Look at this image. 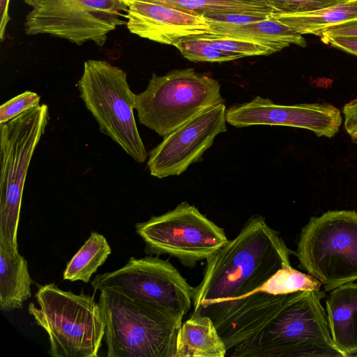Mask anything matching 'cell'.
Returning <instances> with one entry per match:
<instances>
[{
  "label": "cell",
  "mask_w": 357,
  "mask_h": 357,
  "mask_svg": "<svg viewBox=\"0 0 357 357\" xmlns=\"http://www.w3.org/2000/svg\"><path fill=\"white\" fill-rule=\"evenodd\" d=\"M292 252L264 217L253 215L238 234L206 259L195 287L194 312L207 315L255 291L284 265Z\"/></svg>",
  "instance_id": "cell-1"
},
{
  "label": "cell",
  "mask_w": 357,
  "mask_h": 357,
  "mask_svg": "<svg viewBox=\"0 0 357 357\" xmlns=\"http://www.w3.org/2000/svg\"><path fill=\"white\" fill-rule=\"evenodd\" d=\"M320 291L287 294L275 316L255 336L238 345L232 357H347L333 343Z\"/></svg>",
  "instance_id": "cell-2"
},
{
  "label": "cell",
  "mask_w": 357,
  "mask_h": 357,
  "mask_svg": "<svg viewBox=\"0 0 357 357\" xmlns=\"http://www.w3.org/2000/svg\"><path fill=\"white\" fill-rule=\"evenodd\" d=\"M108 357H176L180 318L150 302L100 291Z\"/></svg>",
  "instance_id": "cell-3"
},
{
  "label": "cell",
  "mask_w": 357,
  "mask_h": 357,
  "mask_svg": "<svg viewBox=\"0 0 357 357\" xmlns=\"http://www.w3.org/2000/svg\"><path fill=\"white\" fill-rule=\"evenodd\" d=\"M29 314L47 333L54 357H97L105 324L94 296L59 289L54 282L39 285Z\"/></svg>",
  "instance_id": "cell-4"
},
{
  "label": "cell",
  "mask_w": 357,
  "mask_h": 357,
  "mask_svg": "<svg viewBox=\"0 0 357 357\" xmlns=\"http://www.w3.org/2000/svg\"><path fill=\"white\" fill-rule=\"evenodd\" d=\"M220 84L193 68L155 73L146 89L135 94L139 122L165 137L202 112L224 103Z\"/></svg>",
  "instance_id": "cell-5"
},
{
  "label": "cell",
  "mask_w": 357,
  "mask_h": 357,
  "mask_svg": "<svg viewBox=\"0 0 357 357\" xmlns=\"http://www.w3.org/2000/svg\"><path fill=\"white\" fill-rule=\"evenodd\" d=\"M49 119L42 104L0 124V245L14 252L26 173Z\"/></svg>",
  "instance_id": "cell-6"
},
{
  "label": "cell",
  "mask_w": 357,
  "mask_h": 357,
  "mask_svg": "<svg viewBox=\"0 0 357 357\" xmlns=\"http://www.w3.org/2000/svg\"><path fill=\"white\" fill-rule=\"evenodd\" d=\"M77 86L101 132L136 162H144L148 153L135 122V94L130 90L126 73L106 61L90 59L84 63Z\"/></svg>",
  "instance_id": "cell-7"
},
{
  "label": "cell",
  "mask_w": 357,
  "mask_h": 357,
  "mask_svg": "<svg viewBox=\"0 0 357 357\" xmlns=\"http://www.w3.org/2000/svg\"><path fill=\"white\" fill-rule=\"evenodd\" d=\"M301 266L326 291L357 280V213L329 211L312 217L301 233Z\"/></svg>",
  "instance_id": "cell-8"
},
{
  "label": "cell",
  "mask_w": 357,
  "mask_h": 357,
  "mask_svg": "<svg viewBox=\"0 0 357 357\" xmlns=\"http://www.w3.org/2000/svg\"><path fill=\"white\" fill-rule=\"evenodd\" d=\"M128 10L123 0H36L26 16L24 31L102 47L109 32L126 24Z\"/></svg>",
  "instance_id": "cell-9"
},
{
  "label": "cell",
  "mask_w": 357,
  "mask_h": 357,
  "mask_svg": "<svg viewBox=\"0 0 357 357\" xmlns=\"http://www.w3.org/2000/svg\"><path fill=\"white\" fill-rule=\"evenodd\" d=\"M148 254H168L192 268L207 259L229 241L223 229L193 205L181 202L161 215L135 225Z\"/></svg>",
  "instance_id": "cell-10"
},
{
  "label": "cell",
  "mask_w": 357,
  "mask_h": 357,
  "mask_svg": "<svg viewBox=\"0 0 357 357\" xmlns=\"http://www.w3.org/2000/svg\"><path fill=\"white\" fill-rule=\"evenodd\" d=\"M94 291L109 289L154 303L183 319L191 307L195 287L168 261L158 257H131L121 268L97 275Z\"/></svg>",
  "instance_id": "cell-11"
},
{
  "label": "cell",
  "mask_w": 357,
  "mask_h": 357,
  "mask_svg": "<svg viewBox=\"0 0 357 357\" xmlns=\"http://www.w3.org/2000/svg\"><path fill=\"white\" fill-rule=\"evenodd\" d=\"M227 109L218 104L198 114L164 137L149 152L147 166L158 178L178 176L199 162L216 136L227 130Z\"/></svg>",
  "instance_id": "cell-12"
},
{
  "label": "cell",
  "mask_w": 357,
  "mask_h": 357,
  "mask_svg": "<svg viewBox=\"0 0 357 357\" xmlns=\"http://www.w3.org/2000/svg\"><path fill=\"white\" fill-rule=\"evenodd\" d=\"M226 118L227 122L236 128L258 125L295 127L328 138L338 132L342 121L339 109L329 103L283 105L261 96L230 107Z\"/></svg>",
  "instance_id": "cell-13"
},
{
  "label": "cell",
  "mask_w": 357,
  "mask_h": 357,
  "mask_svg": "<svg viewBox=\"0 0 357 357\" xmlns=\"http://www.w3.org/2000/svg\"><path fill=\"white\" fill-rule=\"evenodd\" d=\"M128 10L126 26L141 38L174 45L181 38L204 34L214 35L206 17L199 13L177 9L151 1H124Z\"/></svg>",
  "instance_id": "cell-14"
},
{
  "label": "cell",
  "mask_w": 357,
  "mask_h": 357,
  "mask_svg": "<svg viewBox=\"0 0 357 357\" xmlns=\"http://www.w3.org/2000/svg\"><path fill=\"white\" fill-rule=\"evenodd\" d=\"M326 317L335 347L347 357L357 353V283L342 284L326 302Z\"/></svg>",
  "instance_id": "cell-15"
},
{
  "label": "cell",
  "mask_w": 357,
  "mask_h": 357,
  "mask_svg": "<svg viewBox=\"0 0 357 357\" xmlns=\"http://www.w3.org/2000/svg\"><path fill=\"white\" fill-rule=\"evenodd\" d=\"M207 21L214 35L255 42L275 52L292 44L302 47L307 46L302 35L275 20L272 14L268 19L245 24Z\"/></svg>",
  "instance_id": "cell-16"
},
{
  "label": "cell",
  "mask_w": 357,
  "mask_h": 357,
  "mask_svg": "<svg viewBox=\"0 0 357 357\" xmlns=\"http://www.w3.org/2000/svg\"><path fill=\"white\" fill-rule=\"evenodd\" d=\"M226 346L213 320L194 312L183 322L176 337V357H225Z\"/></svg>",
  "instance_id": "cell-17"
},
{
  "label": "cell",
  "mask_w": 357,
  "mask_h": 357,
  "mask_svg": "<svg viewBox=\"0 0 357 357\" xmlns=\"http://www.w3.org/2000/svg\"><path fill=\"white\" fill-rule=\"evenodd\" d=\"M28 263L19 252L0 245V309H21L31 296Z\"/></svg>",
  "instance_id": "cell-18"
},
{
  "label": "cell",
  "mask_w": 357,
  "mask_h": 357,
  "mask_svg": "<svg viewBox=\"0 0 357 357\" xmlns=\"http://www.w3.org/2000/svg\"><path fill=\"white\" fill-rule=\"evenodd\" d=\"M272 17L301 35L321 36L325 30L332 26L357 19V0H345L337 4L308 13H273Z\"/></svg>",
  "instance_id": "cell-19"
},
{
  "label": "cell",
  "mask_w": 357,
  "mask_h": 357,
  "mask_svg": "<svg viewBox=\"0 0 357 357\" xmlns=\"http://www.w3.org/2000/svg\"><path fill=\"white\" fill-rule=\"evenodd\" d=\"M111 252L105 237L98 232H91L89 238L67 264L63 280L89 282L92 275L105 262Z\"/></svg>",
  "instance_id": "cell-20"
},
{
  "label": "cell",
  "mask_w": 357,
  "mask_h": 357,
  "mask_svg": "<svg viewBox=\"0 0 357 357\" xmlns=\"http://www.w3.org/2000/svg\"><path fill=\"white\" fill-rule=\"evenodd\" d=\"M124 1L132 0H123ZM167 5L177 9L199 14L208 13H273L266 3L255 0H140Z\"/></svg>",
  "instance_id": "cell-21"
},
{
  "label": "cell",
  "mask_w": 357,
  "mask_h": 357,
  "mask_svg": "<svg viewBox=\"0 0 357 357\" xmlns=\"http://www.w3.org/2000/svg\"><path fill=\"white\" fill-rule=\"evenodd\" d=\"M321 284L315 278L293 268L291 265H284L256 291H266L274 295L287 294L299 291H320Z\"/></svg>",
  "instance_id": "cell-22"
},
{
  "label": "cell",
  "mask_w": 357,
  "mask_h": 357,
  "mask_svg": "<svg viewBox=\"0 0 357 357\" xmlns=\"http://www.w3.org/2000/svg\"><path fill=\"white\" fill-rule=\"evenodd\" d=\"M183 57L192 61L225 62L243 57V54L216 49L200 35L181 38L174 45Z\"/></svg>",
  "instance_id": "cell-23"
},
{
  "label": "cell",
  "mask_w": 357,
  "mask_h": 357,
  "mask_svg": "<svg viewBox=\"0 0 357 357\" xmlns=\"http://www.w3.org/2000/svg\"><path fill=\"white\" fill-rule=\"evenodd\" d=\"M200 36L216 49L239 53L245 56L269 55L275 52L272 49L255 42L212 34Z\"/></svg>",
  "instance_id": "cell-24"
},
{
  "label": "cell",
  "mask_w": 357,
  "mask_h": 357,
  "mask_svg": "<svg viewBox=\"0 0 357 357\" xmlns=\"http://www.w3.org/2000/svg\"><path fill=\"white\" fill-rule=\"evenodd\" d=\"M345 0H269L275 13L294 14L315 11Z\"/></svg>",
  "instance_id": "cell-25"
},
{
  "label": "cell",
  "mask_w": 357,
  "mask_h": 357,
  "mask_svg": "<svg viewBox=\"0 0 357 357\" xmlns=\"http://www.w3.org/2000/svg\"><path fill=\"white\" fill-rule=\"evenodd\" d=\"M40 100V97L36 93L26 91L3 103L0 107V124L38 106Z\"/></svg>",
  "instance_id": "cell-26"
},
{
  "label": "cell",
  "mask_w": 357,
  "mask_h": 357,
  "mask_svg": "<svg viewBox=\"0 0 357 357\" xmlns=\"http://www.w3.org/2000/svg\"><path fill=\"white\" fill-rule=\"evenodd\" d=\"M272 13H208L203 15L208 20L231 24H245L255 22L271 17Z\"/></svg>",
  "instance_id": "cell-27"
},
{
  "label": "cell",
  "mask_w": 357,
  "mask_h": 357,
  "mask_svg": "<svg viewBox=\"0 0 357 357\" xmlns=\"http://www.w3.org/2000/svg\"><path fill=\"white\" fill-rule=\"evenodd\" d=\"M344 128L354 143L357 144V98L343 107Z\"/></svg>",
  "instance_id": "cell-28"
},
{
  "label": "cell",
  "mask_w": 357,
  "mask_h": 357,
  "mask_svg": "<svg viewBox=\"0 0 357 357\" xmlns=\"http://www.w3.org/2000/svg\"><path fill=\"white\" fill-rule=\"evenodd\" d=\"M320 37H357V19L332 26L325 30Z\"/></svg>",
  "instance_id": "cell-29"
},
{
  "label": "cell",
  "mask_w": 357,
  "mask_h": 357,
  "mask_svg": "<svg viewBox=\"0 0 357 357\" xmlns=\"http://www.w3.org/2000/svg\"><path fill=\"white\" fill-rule=\"evenodd\" d=\"M321 39L326 44L357 56V37H335Z\"/></svg>",
  "instance_id": "cell-30"
},
{
  "label": "cell",
  "mask_w": 357,
  "mask_h": 357,
  "mask_svg": "<svg viewBox=\"0 0 357 357\" xmlns=\"http://www.w3.org/2000/svg\"><path fill=\"white\" fill-rule=\"evenodd\" d=\"M10 0H0V39L2 42L4 40L6 30L10 17L9 16Z\"/></svg>",
  "instance_id": "cell-31"
},
{
  "label": "cell",
  "mask_w": 357,
  "mask_h": 357,
  "mask_svg": "<svg viewBox=\"0 0 357 357\" xmlns=\"http://www.w3.org/2000/svg\"><path fill=\"white\" fill-rule=\"evenodd\" d=\"M24 1L29 6H33L36 3V0H24Z\"/></svg>",
  "instance_id": "cell-32"
},
{
  "label": "cell",
  "mask_w": 357,
  "mask_h": 357,
  "mask_svg": "<svg viewBox=\"0 0 357 357\" xmlns=\"http://www.w3.org/2000/svg\"><path fill=\"white\" fill-rule=\"evenodd\" d=\"M255 1H259V2H262V3H266V4H267L268 6H269V3H268L269 0H255ZM270 7H271V6H270Z\"/></svg>",
  "instance_id": "cell-33"
}]
</instances>
